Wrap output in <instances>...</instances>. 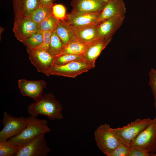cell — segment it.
Instances as JSON below:
<instances>
[{"label":"cell","instance_id":"1","mask_svg":"<svg viewBox=\"0 0 156 156\" xmlns=\"http://www.w3.org/2000/svg\"><path fill=\"white\" fill-rule=\"evenodd\" d=\"M62 109V104L50 93L44 94L27 107V112L30 116L37 117L39 115H44L51 120L63 119Z\"/></svg>","mask_w":156,"mask_h":156},{"label":"cell","instance_id":"2","mask_svg":"<svg viewBox=\"0 0 156 156\" xmlns=\"http://www.w3.org/2000/svg\"><path fill=\"white\" fill-rule=\"evenodd\" d=\"M27 118L28 123L25 129L18 135L8 140L20 148L38 135L51 131L46 120L30 116Z\"/></svg>","mask_w":156,"mask_h":156},{"label":"cell","instance_id":"3","mask_svg":"<svg viewBox=\"0 0 156 156\" xmlns=\"http://www.w3.org/2000/svg\"><path fill=\"white\" fill-rule=\"evenodd\" d=\"M154 121V119L149 118L137 119L122 127L113 129V130L121 143L129 146L142 131Z\"/></svg>","mask_w":156,"mask_h":156},{"label":"cell","instance_id":"4","mask_svg":"<svg viewBox=\"0 0 156 156\" xmlns=\"http://www.w3.org/2000/svg\"><path fill=\"white\" fill-rule=\"evenodd\" d=\"M94 139L99 150L105 155L110 156L121 143L109 125H101L95 130Z\"/></svg>","mask_w":156,"mask_h":156},{"label":"cell","instance_id":"5","mask_svg":"<svg viewBox=\"0 0 156 156\" xmlns=\"http://www.w3.org/2000/svg\"><path fill=\"white\" fill-rule=\"evenodd\" d=\"M94 66L84 58L59 66H53L47 76L54 75L75 78L94 68Z\"/></svg>","mask_w":156,"mask_h":156},{"label":"cell","instance_id":"6","mask_svg":"<svg viewBox=\"0 0 156 156\" xmlns=\"http://www.w3.org/2000/svg\"><path fill=\"white\" fill-rule=\"evenodd\" d=\"M3 129L0 131V142L7 140L20 133L28 123L27 119L23 116L14 117L7 111L3 113L1 120Z\"/></svg>","mask_w":156,"mask_h":156},{"label":"cell","instance_id":"7","mask_svg":"<svg viewBox=\"0 0 156 156\" xmlns=\"http://www.w3.org/2000/svg\"><path fill=\"white\" fill-rule=\"evenodd\" d=\"M41 133L20 148L14 156H47L50 151L45 135Z\"/></svg>","mask_w":156,"mask_h":156},{"label":"cell","instance_id":"8","mask_svg":"<svg viewBox=\"0 0 156 156\" xmlns=\"http://www.w3.org/2000/svg\"><path fill=\"white\" fill-rule=\"evenodd\" d=\"M29 58L38 71L47 76L53 66L54 57L48 51L26 48Z\"/></svg>","mask_w":156,"mask_h":156},{"label":"cell","instance_id":"9","mask_svg":"<svg viewBox=\"0 0 156 156\" xmlns=\"http://www.w3.org/2000/svg\"><path fill=\"white\" fill-rule=\"evenodd\" d=\"M130 146L141 148L153 155L156 153V122L155 120L142 131Z\"/></svg>","mask_w":156,"mask_h":156},{"label":"cell","instance_id":"10","mask_svg":"<svg viewBox=\"0 0 156 156\" xmlns=\"http://www.w3.org/2000/svg\"><path fill=\"white\" fill-rule=\"evenodd\" d=\"M18 85L21 94L36 101L42 97L46 83L43 80H29L23 78L18 81Z\"/></svg>","mask_w":156,"mask_h":156},{"label":"cell","instance_id":"11","mask_svg":"<svg viewBox=\"0 0 156 156\" xmlns=\"http://www.w3.org/2000/svg\"><path fill=\"white\" fill-rule=\"evenodd\" d=\"M38 24L29 17L14 21L12 30L16 39L23 42L38 31Z\"/></svg>","mask_w":156,"mask_h":156},{"label":"cell","instance_id":"12","mask_svg":"<svg viewBox=\"0 0 156 156\" xmlns=\"http://www.w3.org/2000/svg\"><path fill=\"white\" fill-rule=\"evenodd\" d=\"M125 18L116 16L98 22L99 38L112 40L113 35L122 25Z\"/></svg>","mask_w":156,"mask_h":156},{"label":"cell","instance_id":"13","mask_svg":"<svg viewBox=\"0 0 156 156\" xmlns=\"http://www.w3.org/2000/svg\"><path fill=\"white\" fill-rule=\"evenodd\" d=\"M100 14L84 12H71L64 20L72 28L81 27L98 22Z\"/></svg>","mask_w":156,"mask_h":156},{"label":"cell","instance_id":"14","mask_svg":"<svg viewBox=\"0 0 156 156\" xmlns=\"http://www.w3.org/2000/svg\"><path fill=\"white\" fill-rule=\"evenodd\" d=\"M106 3L102 0H72L71 12L100 14Z\"/></svg>","mask_w":156,"mask_h":156},{"label":"cell","instance_id":"15","mask_svg":"<svg viewBox=\"0 0 156 156\" xmlns=\"http://www.w3.org/2000/svg\"><path fill=\"white\" fill-rule=\"evenodd\" d=\"M14 20L29 17L40 5L39 0H13Z\"/></svg>","mask_w":156,"mask_h":156},{"label":"cell","instance_id":"16","mask_svg":"<svg viewBox=\"0 0 156 156\" xmlns=\"http://www.w3.org/2000/svg\"><path fill=\"white\" fill-rule=\"evenodd\" d=\"M126 12L123 0H109L99 15L98 22L116 16L125 17Z\"/></svg>","mask_w":156,"mask_h":156},{"label":"cell","instance_id":"17","mask_svg":"<svg viewBox=\"0 0 156 156\" xmlns=\"http://www.w3.org/2000/svg\"><path fill=\"white\" fill-rule=\"evenodd\" d=\"M111 40L99 38L88 44V48L84 55L85 59L95 66L97 58Z\"/></svg>","mask_w":156,"mask_h":156},{"label":"cell","instance_id":"18","mask_svg":"<svg viewBox=\"0 0 156 156\" xmlns=\"http://www.w3.org/2000/svg\"><path fill=\"white\" fill-rule=\"evenodd\" d=\"M98 22L81 27L72 28L77 38L88 44L99 38L98 34Z\"/></svg>","mask_w":156,"mask_h":156},{"label":"cell","instance_id":"19","mask_svg":"<svg viewBox=\"0 0 156 156\" xmlns=\"http://www.w3.org/2000/svg\"><path fill=\"white\" fill-rule=\"evenodd\" d=\"M64 46L77 38L72 28L64 21H60L55 30Z\"/></svg>","mask_w":156,"mask_h":156},{"label":"cell","instance_id":"20","mask_svg":"<svg viewBox=\"0 0 156 156\" xmlns=\"http://www.w3.org/2000/svg\"><path fill=\"white\" fill-rule=\"evenodd\" d=\"M88 47V44L76 38L64 46L60 53L57 56L66 54L81 55L84 56Z\"/></svg>","mask_w":156,"mask_h":156},{"label":"cell","instance_id":"21","mask_svg":"<svg viewBox=\"0 0 156 156\" xmlns=\"http://www.w3.org/2000/svg\"><path fill=\"white\" fill-rule=\"evenodd\" d=\"M59 21L52 14L38 24V31H53L58 25Z\"/></svg>","mask_w":156,"mask_h":156},{"label":"cell","instance_id":"22","mask_svg":"<svg viewBox=\"0 0 156 156\" xmlns=\"http://www.w3.org/2000/svg\"><path fill=\"white\" fill-rule=\"evenodd\" d=\"M52 14V8L40 5L28 17L38 24Z\"/></svg>","mask_w":156,"mask_h":156},{"label":"cell","instance_id":"23","mask_svg":"<svg viewBox=\"0 0 156 156\" xmlns=\"http://www.w3.org/2000/svg\"><path fill=\"white\" fill-rule=\"evenodd\" d=\"M63 47L61 40L54 31L51 35L48 51L55 57L60 53Z\"/></svg>","mask_w":156,"mask_h":156},{"label":"cell","instance_id":"24","mask_svg":"<svg viewBox=\"0 0 156 156\" xmlns=\"http://www.w3.org/2000/svg\"><path fill=\"white\" fill-rule=\"evenodd\" d=\"M82 55L70 54H62L54 57L53 65L59 66L84 59Z\"/></svg>","mask_w":156,"mask_h":156},{"label":"cell","instance_id":"25","mask_svg":"<svg viewBox=\"0 0 156 156\" xmlns=\"http://www.w3.org/2000/svg\"><path fill=\"white\" fill-rule=\"evenodd\" d=\"M43 38L42 32L38 31L25 40L22 43L26 48H36L42 44Z\"/></svg>","mask_w":156,"mask_h":156},{"label":"cell","instance_id":"26","mask_svg":"<svg viewBox=\"0 0 156 156\" xmlns=\"http://www.w3.org/2000/svg\"><path fill=\"white\" fill-rule=\"evenodd\" d=\"M19 148L8 140L0 142V156H14Z\"/></svg>","mask_w":156,"mask_h":156},{"label":"cell","instance_id":"27","mask_svg":"<svg viewBox=\"0 0 156 156\" xmlns=\"http://www.w3.org/2000/svg\"><path fill=\"white\" fill-rule=\"evenodd\" d=\"M52 10L53 15L59 21L64 20L66 14V9L64 5L60 4H54Z\"/></svg>","mask_w":156,"mask_h":156},{"label":"cell","instance_id":"28","mask_svg":"<svg viewBox=\"0 0 156 156\" xmlns=\"http://www.w3.org/2000/svg\"><path fill=\"white\" fill-rule=\"evenodd\" d=\"M129 146L120 143L114 150L110 156H129Z\"/></svg>","mask_w":156,"mask_h":156},{"label":"cell","instance_id":"29","mask_svg":"<svg viewBox=\"0 0 156 156\" xmlns=\"http://www.w3.org/2000/svg\"><path fill=\"white\" fill-rule=\"evenodd\" d=\"M53 31H46L42 32L43 35V40L42 43L38 47L34 49H39L48 51L50 43L51 37Z\"/></svg>","mask_w":156,"mask_h":156},{"label":"cell","instance_id":"30","mask_svg":"<svg viewBox=\"0 0 156 156\" xmlns=\"http://www.w3.org/2000/svg\"><path fill=\"white\" fill-rule=\"evenodd\" d=\"M149 85L151 87L154 99L156 98V70L151 68L149 74Z\"/></svg>","mask_w":156,"mask_h":156},{"label":"cell","instance_id":"31","mask_svg":"<svg viewBox=\"0 0 156 156\" xmlns=\"http://www.w3.org/2000/svg\"><path fill=\"white\" fill-rule=\"evenodd\" d=\"M129 156H153V154L141 148L133 146H129Z\"/></svg>","mask_w":156,"mask_h":156},{"label":"cell","instance_id":"32","mask_svg":"<svg viewBox=\"0 0 156 156\" xmlns=\"http://www.w3.org/2000/svg\"><path fill=\"white\" fill-rule=\"evenodd\" d=\"M40 5L52 8L56 0H39Z\"/></svg>","mask_w":156,"mask_h":156},{"label":"cell","instance_id":"33","mask_svg":"<svg viewBox=\"0 0 156 156\" xmlns=\"http://www.w3.org/2000/svg\"><path fill=\"white\" fill-rule=\"evenodd\" d=\"M154 99H155L154 104H155V109L156 114H155V118L154 119L155 120V121L156 122V98Z\"/></svg>","mask_w":156,"mask_h":156},{"label":"cell","instance_id":"34","mask_svg":"<svg viewBox=\"0 0 156 156\" xmlns=\"http://www.w3.org/2000/svg\"><path fill=\"white\" fill-rule=\"evenodd\" d=\"M105 1L106 2H107V1H108L109 0H102Z\"/></svg>","mask_w":156,"mask_h":156},{"label":"cell","instance_id":"35","mask_svg":"<svg viewBox=\"0 0 156 156\" xmlns=\"http://www.w3.org/2000/svg\"><path fill=\"white\" fill-rule=\"evenodd\" d=\"M153 156H156V153L154 154Z\"/></svg>","mask_w":156,"mask_h":156}]
</instances>
